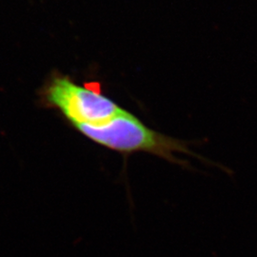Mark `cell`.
I'll return each instance as SVG.
<instances>
[{"label":"cell","instance_id":"cell-1","mask_svg":"<svg viewBox=\"0 0 257 257\" xmlns=\"http://www.w3.org/2000/svg\"><path fill=\"white\" fill-rule=\"evenodd\" d=\"M73 127L92 142L122 155L148 153L183 169L195 171L190 161L176 156V154H183L230 173L228 168L193 151L191 147L197 145L198 141L182 140L156 132L127 110L101 125H75Z\"/></svg>","mask_w":257,"mask_h":257},{"label":"cell","instance_id":"cell-2","mask_svg":"<svg viewBox=\"0 0 257 257\" xmlns=\"http://www.w3.org/2000/svg\"><path fill=\"white\" fill-rule=\"evenodd\" d=\"M40 101L58 110L71 126L101 125L124 109L104 95L97 85H79L70 76L54 74L39 91Z\"/></svg>","mask_w":257,"mask_h":257}]
</instances>
